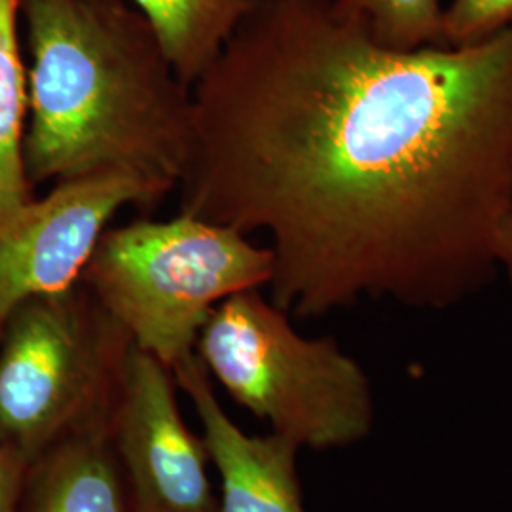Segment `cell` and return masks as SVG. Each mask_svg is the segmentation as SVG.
<instances>
[{
  "label": "cell",
  "mask_w": 512,
  "mask_h": 512,
  "mask_svg": "<svg viewBox=\"0 0 512 512\" xmlns=\"http://www.w3.org/2000/svg\"><path fill=\"white\" fill-rule=\"evenodd\" d=\"M177 391L171 368L135 346L109 423L131 512H219L213 461Z\"/></svg>",
  "instance_id": "6"
},
{
  "label": "cell",
  "mask_w": 512,
  "mask_h": 512,
  "mask_svg": "<svg viewBox=\"0 0 512 512\" xmlns=\"http://www.w3.org/2000/svg\"><path fill=\"white\" fill-rule=\"evenodd\" d=\"M272 275L270 247L181 213L107 228L80 279L133 344L173 372L196 355L202 327L220 302L268 287Z\"/></svg>",
  "instance_id": "3"
},
{
  "label": "cell",
  "mask_w": 512,
  "mask_h": 512,
  "mask_svg": "<svg viewBox=\"0 0 512 512\" xmlns=\"http://www.w3.org/2000/svg\"><path fill=\"white\" fill-rule=\"evenodd\" d=\"M31 69L29 183L128 173L162 196L183 181L192 88L129 0H19Z\"/></svg>",
  "instance_id": "2"
},
{
  "label": "cell",
  "mask_w": 512,
  "mask_h": 512,
  "mask_svg": "<svg viewBox=\"0 0 512 512\" xmlns=\"http://www.w3.org/2000/svg\"><path fill=\"white\" fill-rule=\"evenodd\" d=\"M512 23V0H452L444 8L442 44L471 46Z\"/></svg>",
  "instance_id": "13"
},
{
  "label": "cell",
  "mask_w": 512,
  "mask_h": 512,
  "mask_svg": "<svg viewBox=\"0 0 512 512\" xmlns=\"http://www.w3.org/2000/svg\"><path fill=\"white\" fill-rule=\"evenodd\" d=\"M80 279L25 300L0 336V440L29 469L65 440L109 429L131 351Z\"/></svg>",
  "instance_id": "5"
},
{
  "label": "cell",
  "mask_w": 512,
  "mask_h": 512,
  "mask_svg": "<svg viewBox=\"0 0 512 512\" xmlns=\"http://www.w3.org/2000/svg\"><path fill=\"white\" fill-rule=\"evenodd\" d=\"M152 25L169 63L190 88L217 59L255 0H129Z\"/></svg>",
  "instance_id": "10"
},
{
  "label": "cell",
  "mask_w": 512,
  "mask_h": 512,
  "mask_svg": "<svg viewBox=\"0 0 512 512\" xmlns=\"http://www.w3.org/2000/svg\"><path fill=\"white\" fill-rule=\"evenodd\" d=\"M203 368L228 397L281 437L315 452L370 437V378L329 336L306 338L260 289L220 302L196 342Z\"/></svg>",
  "instance_id": "4"
},
{
  "label": "cell",
  "mask_w": 512,
  "mask_h": 512,
  "mask_svg": "<svg viewBox=\"0 0 512 512\" xmlns=\"http://www.w3.org/2000/svg\"><path fill=\"white\" fill-rule=\"evenodd\" d=\"M494 251L497 268L505 272L512 289V209L497 226Z\"/></svg>",
  "instance_id": "15"
},
{
  "label": "cell",
  "mask_w": 512,
  "mask_h": 512,
  "mask_svg": "<svg viewBox=\"0 0 512 512\" xmlns=\"http://www.w3.org/2000/svg\"><path fill=\"white\" fill-rule=\"evenodd\" d=\"M181 213L272 238V302L448 310L512 209V23L391 50L332 0H255L192 86Z\"/></svg>",
  "instance_id": "1"
},
{
  "label": "cell",
  "mask_w": 512,
  "mask_h": 512,
  "mask_svg": "<svg viewBox=\"0 0 512 512\" xmlns=\"http://www.w3.org/2000/svg\"><path fill=\"white\" fill-rule=\"evenodd\" d=\"M18 19L19 0H0V217L33 200L23 164L29 95Z\"/></svg>",
  "instance_id": "11"
},
{
  "label": "cell",
  "mask_w": 512,
  "mask_h": 512,
  "mask_svg": "<svg viewBox=\"0 0 512 512\" xmlns=\"http://www.w3.org/2000/svg\"><path fill=\"white\" fill-rule=\"evenodd\" d=\"M202 421V437L220 478L219 512H308L298 476L300 446L277 433L249 435L220 406L198 355L173 370Z\"/></svg>",
  "instance_id": "8"
},
{
  "label": "cell",
  "mask_w": 512,
  "mask_h": 512,
  "mask_svg": "<svg viewBox=\"0 0 512 512\" xmlns=\"http://www.w3.org/2000/svg\"><path fill=\"white\" fill-rule=\"evenodd\" d=\"M162 194L128 173H99L55 184L0 217V336L25 300L80 281L103 232L122 207L152 205Z\"/></svg>",
  "instance_id": "7"
},
{
  "label": "cell",
  "mask_w": 512,
  "mask_h": 512,
  "mask_svg": "<svg viewBox=\"0 0 512 512\" xmlns=\"http://www.w3.org/2000/svg\"><path fill=\"white\" fill-rule=\"evenodd\" d=\"M334 8L391 50L442 44V0H332Z\"/></svg>",
  "instance_id": "12"
},
{
  "label": "cell",
  "mask_w": 512,
  "mask_h": 512,
  "mask_svg": "<svg viewBox=\"0 0 512 512\" xmlns=\"http://www.w3.org/2000/svg\"><path fill=\"white\" fill-rule=\"evenodd\" d=\"M27 467L0 440V512H23Z\"/></svg>",
  "instance_id": "14"
},
{
  "label": "cell",
  "mask_w": 512,
  "mask_h": 512,
  "mask_svg": "<svg viewBox=\"0 0 512 512\" xmlns=\"http://www.w3.org/2000/svg\"><path fill=\"white\" fill-rule=\"evenodd\" d=\"M23 512H131L109 429L65 440L27 469Z\"/></svg>",
  "instance_id": "9"
}]
</instances>
